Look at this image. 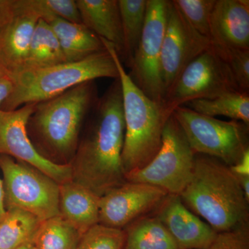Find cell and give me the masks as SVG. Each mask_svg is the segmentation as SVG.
Returning <instances> with one entry per match:
<instances>
[{
    "label": "cell",
    "instance_id": "cell-1",
    "mask_svg": "<svg viewBox=\"0 0 249 249\" xmlns=\"http://www.w3.org/2000/svg\"><path fill=\"white\" fill-rule=\"evenodd\" d=\"M89 132L79 142L70 165L71 181L101 197L126 182L122 163L124 122L119 78L93 106Z\"/></svg>",
    "mask_w": 249,
    "mask_h": 249
},
{
    "label": "cell",
    "instance_id": "cell-2",
    "mask_svg": "<svg viewBox=\"0 0 249 249\" xmlns=\"http://www.w3.org/2000/svg\"><path fill=\"white\" fill-rule=\"evenodd\" d=\"M98 99L95 81H88L36 104L27 132L37 151L57 164H70L85 116Z\"/></svg>",
    "mask_w": 249,
    "mask_h": 249
},
{
    "label": "cell",
    "instance_id": "cell-3",
    "mask_svg": "<svg viewBox=\"0 0 249 249\" xmlns=\"http://www.w3.org/2000/svg\"><path fill=\"white\" fill-rule=\"evenodd\" d=\"M179 196L217 233L249 224V201L230 167L217 159L196 155L191 180Z\"/></svg>",
    "mask_w": 249,
    "mask_h": 249
},
{
    "label": "cell",
    "instance_id": "cell-4",
    "mask_svg": "<svg viewBox=\"0 0 249 249\" xmlns=\"http://www.w3.org/2000/svg\"><path fill=\"white\" fill-rule=\"evenodd\" d=\"M101 40L115 62L122 89L124 122L122 163L126 175L142 169L160 151L163 129L173 111L147 97L124 70L114 46Z\"/></svg>",
    "mask_w": 249,
    "mask_h": 249
},
{
    "label": "cell",
    "instance_id": "cell-5",
    "mask_svg": "<svg viewBox=\"0 0 249 249\" xmlns=\"http://www.w3.org/2000/svg\"><path fill=\"white\" fill-rule=\"evenodd\" d=\"M101 78H119L115 62L106 49L80 61L35 70L24 69L9 76L13 90L1 109L13 111L25 105L37 104L85 82Z\"/></svg>",
    "mask_w": 249,
    "mask_h": 249
},
{
    "label": "cell",
    "instance_id": "cell-6",
    "mask_svg": "<svg viewBox=\"0 0 249 249\" xmlns=\"http://www.w3.org/2000/svg\"><path fill=\"white\" fill-rule=\"evenodd\" d=\"M173 115L196 155L217 159L231 167L249 150V125L241 121L219 120L186 106L175 108Z\"/></svg>",
    "mask_w": 249,
    "mask_h": 249
},
{
    "label": "cell",
    "instance_id": "cell-7",
    "mask_svg": "<svg viewBox=\"0 0 249 249\" xmlns=\"http://www.w3.org/2000/svg\"><path fill=\"white\" fill-rule=\"evenodd\" d=\"M6 210L18 208L43 222L60 215V184L37 168L0 155Z\"/></svg>",
    "mask_w": 249,
    "mask_h": 249
},
{
    "label": "cell",
    "instance_id": "cell-8",
    "mask_svg": "<svg viewBox=\"0 0 249 249\" xmlns=\"http://www.w3.org/2000/svg\"><path fill=\"white\" fill-rule=\"evenodd\" d=\"M196 154L173 114L163 129L160 151L142 169L125 175L126 181L159 187L179 196L191 180Z\"/></svg>",
    "mask_w": 249,
    "mask_h": 249
},
{
    "label": "cell",
    "instance_id": "cell-9",
    "mask_svg": "<svg viewBox=\"0 0 249 249\" xmlns=\"http://www.w3.org/2000/svg\"><path fill=\"white\" fill-rule=\"evenodd\" d=\"M240 91L225 60L211 44L181 71L165 94L164 105L175 108L199 99H213L227 93Z\"/></svg>",
    "mask_w": 249,
    "mask_h": 249
},
{
    "label": "cell",
    "instance_id": "cell-10",
    "mask_svg": "<svg viewBox=\"0 0 249 249\" xmlns=\"http://www.w3.org/2000/svg\"><path fill=\"white\" fill-rule=\"evenodd\" d=\"M168 2V0H147L145 25L128 73L147 97L160 104H164L165 100L160 57Z\"/></svg>",
    "mask_w": 249,
    "mask_h": 249
},
{
    "label": "cell",
    "instance_id": "cell-11",
    "mask_svg": "<svg viewBox=\"0 0 249 249\" xmlns=\"http://www.w3.org/2000/svg\"><path fill=\"white\" fill-rule=\"evenodd\" d=\"M211 45V40L195 30L173 0L169 1L160 57L165 96L185 67Z\"/></svg>",
    "mask_w": 249,
    "mask_h": 249
},
{
    "label": "cell",
    "instance_id": "cell-12",
    "mask_svg": "<svg viewBox=\"0 0 249 249\" xmlns=\"http://www.w3.org/2000/svg\"><path fill=\"white\" fill-rule=\"evenodd\" d=\"M36 104H27L13 111L0 109V155L9 156L37 168L58 184L71 180L70 164L60 165L41 155L27 132V124Z\"/></svg>",
    "mask_w": 249,
    "mask_h": 249
},
{
    "label": "cell",
    "instance_id": "cell-13",
    "mask_svg": "<svg viewBox=\"0 0 249 249\" xmlns=\"http://www.w3.org/2000/svg\"><path fill=\"white\" fill-rule=\"evenodd\" d=\"M168 195L159 187L126 181L100 197L99 224L124 230L136 219L153 212Z\"/></svg>",
    "mask_w": 249,
    "mask_h": 249
},
{
    "label": "cell",
    "instance_id": "cell-14",
    "mask_svg": "<svg viewBox=\"0 0 249 249\" xmlns=\"http://www.w3.org/2000/svg\"><path fill=\"white\" fill-rule=\"evenodd\" d=\"M40 16L31 0H14L0 18V67L9 77L22 70Z\"/></svg>",
    "mask_w": 249,
    "mask_h": 249
},
{
    "label": "cell",
    "instance_id": "cell-15",
    "mask_svg": "<svg viewBox=\"0 0 249 249\" xmlns=\"http://www.w3.org/2000/svg\"><path fill=\"white\" fill-rule=\"evenodd\" d=\"M152 213L166 228L179 249L206 248L217 235L177 195L168 194Z\"/></svg>",
    "mask_w": 249,
    "mask_h": 249
},
{
    "label": "cell",
    "instance_id": "cell-16",
    "mask_svg": "<svg viewBox=\"0 0 249 249\" xmlns=\"http://www.w3.org/2000/svg\"><path fill=\"white\" fill-rule=\"evenodd\" d=\"M210 31L213 43L249 49V0H216Z\"/></svg>",
    "mask_w": 249,
    "mask_h": 249
},
{
    "label": "cell",
    "instance_id": "cell-17",
    "mask_svg": "<svg viewBox=\"0 0 249 249\" xmlns=\"http://www.w3.org/2000/svg\"><path fill=\"white\" fill-rule=\"evenodd\" d=\"M99 199L71 180L62 183L59 195L60 215L83 235L99 224Z\"/></svg>",
    "mask_w": 249,
    "mask_h": 249
},
{
    "label": "cell",
    "instance_id": "cell-18",
    "mask_svg": "<svg viewBox=\"0 0 249 249\" xmlns=\"http://www.w3.org/2000/svg\"><path fill=\"white\" fill-rule=\"evenodd\" d=\"M76 3L83 24L112 44L121 58L124 40L119 0H76Z\"/></svg>",
    "mask_w": 249,
    "mask_h": 249
},
{
    "label": "cell",
    "instance_id": "cell-19",
    "mask_svg": "<svg viewBox=\"0 0 249 249\" xmlns=\"http://www.w3.org/2000/svg\"><path fill=\"white\" fill-rule=\"evenodd\" d=\"M42 19L58 37L67 62L80 61L106 49L101 38L83 24L67 22L54 16Z\"/></svg>",
    "mask_w": 249,
    "mask_h": 249
},
{
    "label": "cell",
    "instance_id": "cell-20",
    "mask_svg": "<svg viewBox=\"0 0 249 249\" xmlns=\"http://www.w3.org/2000/svg\"><path fill=\"white\" fill-rule=\"evenodd\" d=\"M124 230V249H179L166 228L152 213L136 219Z\"/></svg>",
    "mask_w": 249,
    "mask_h": 249
},
{
    "label": "cell",
    "instance_id": "cell-21",
    "mask_svg": "<svg viewBox=\"0 0 249 249\" xmlns=\"http://www.w3.org/2000/svg\"><path fill=\"white\" fill-rule=\"evenodd\" d=\"M64 62L67 61L58 37L48 23L44 19H39L31 37L27 59L22 70L45 68Z\"/></svg>",
    "mask_w": 249,
    "mask_h": 249
},
{
    "label": "cell",
    "instance_id": "cell-22",
    "mask_svg": "<svg viewBox=\"0 0 249 249\" xmlns=\"http://www.w3.org/2000/svg\"><path fill=\"white\" fill-rule=\"evenodd\" d=\"M42 221L18 208L6 209L0 220V249H14L32 243Z\"/></svg>",
    "mask_w": 249,
    "mask_h": 249
},
{
    "label": "cell",
    "instance_id": "cell-23",
    "mask_svg": "<svg viewBox=\"0 0 249 249\" xmlns=\"http://www.w3.org/2000/svg\"><path fill=\"white\" fill-rule=\"evenodd\" d=\"M147 0H119L124 50L120 58L130 67L134 53L142 37L145 18Z\"/></svg>",
    "mask_w": 249,
    "mask_h": 249
},
{
    "label": "cell",
    "instance_id": "cell-24",
    "mask_svg": "<svg viewBox=\"0 0 249 249\" xmlns=\"http://www.w3.org/2000/svg\"><path fill=\"white\" fill-rule=\"evenodd\" d=\"M183 106L203 115L226 116L249 125V93L234 91L213 99L195 100Z\"/></svg>",
    "mask_w": 249,
    "mask_h": 249
},
{
    "label": "cell",
    "instance_id": "cell-25",
    "mask_svg": "<svg viewBox=\"0 0 249 249\" xmlns=\"http://www.w3.org/2000/svg\"><path fill=\"white\" fill-rule=\"evenodd\" d=\"M81 236L58 215L41 223L33 244L37 249H76Z\"/></svg>",
    "mask_w": 249,
    "mask_h": 249
},
{
    "label": "cell",
    "instance_id": "cell-26",
    "mask_svg": "<svg viewBox=\"0 0 249 249\" xmlns=\"http://www.w3.org/2000/svg\"><path fill=\"white\" fill-rule=\"evenodd\" d=\"M190 24L211 40V16L216 0H173Z\"/></svg>",
    "mask_w": 249,
    "mask_h": 249
},
{
    "label": "cell",
    "instance_id": "cell-27",
    "mask_svg": "<svg viewBox=\"0 0 249 249\" xmlns=\"http://www.w3.org/2000/svg\"><path fill=\"white\" fill-rule=\"evenodd\" d=\"M216 52L227 62L241 92L249 93V49L224 47L213 43Z\"/></svg>",
    "mask_w": 249,
    "mask_h": 249
},
{
    "label": "cell",
    "instance_id": "cell-28",
    "mask_svg": "<svg viewBox=\"0 0 249 249\" xmlns=\"http://www.w3.org/2000/svg\"><path fill=\"white\" fill-rule=\"evenodd\" d=\"M124 240L123 229L98 224L81 236L76 249H124Z\"/></svg>",
    "mask_w": 249,
    "mask_h": 249
},
{
    "label": "cell",
    "instance_id": "cell-29",
    "mask_svg": "<svg viewBox=\"0 0 249 249\" xmlns=\"http://www.w3.org/2000/svg\"><path fill=\"white\" fill-rule=\"evenodd\" d=\"M40 19L54 16L64 20L83 24L76 0H31Z\"/></svg>",
    "mask_w": 249,
    "mask_h": 249
},
{
    "label": "cell",
    "instance_id": "cell-30",
    "mask_svg": "<svg viewBox=\"0 0 249 249\" xmlns=\"http://www.w3.org/2000/svg\"><path fill=\"white\" fill-rule=\"evenodd\" d=\"M203 249H249V226L219 232L211 245Z\"/></svg>",
    "mask_w": 249,
    "mask_h": 249
},
{
    "label": "cell",
    "instance_id": "cell-31",
    "mask_svg": "<svg viewBox=\"0 0 249 249\" xmlns=\"http://www.w3.org/2000/svg\"><path fill=\"white\" fill-rule=\"evenodd\" d=\"M230 168L239 181L249 178V150L246 152L237 164L232 165Z\"/></svg>",
    "mask_w": 249,
    "mask_h": 249
},
{
    "label": "cell",
    "instance_id": "cell-32",
    "mask_svg": "<svg viewBox=\"0 0 249 249\" xmlns=\"http://www.w3.org/2000/svg\"><path fill=\"white\" fill-rule=\"evenodd\" d=\"M13 90V83L9 77L0 78V109L3 103L9 98Z\"/></svg>",
    "mask_w": 249,
    "mask_h": 249
},
{
    "label": "cell",
    "instance_id": "cell-33",
    "mask_svg": "<svg viewBox=\"0 0 249 249\" xmlns=\"http://www.w3.org/2000/svg\"><path fill=\"white\" fill-rule=\"evenodd\" d=\"M14 3V0H0V18L11 9Z\"/></svg>",
    "mask_w": 249,
    "mask_h": 249
},
{
    "label": "cell",
    "instance_id": "cell-34",
    "mask_svg": "<svg viewBox=\"0 0 249 249\" xmlns=\"http://www.w3.org/2000/svg\"><path fill=\"white\" fill-rule=\"evenodd\" d=\"M6 208L4 204V191L3 181L0 179V220L6 214Z\"/></svg>",
    "mask_w": 249,
    "mask_h": 249
},
{
    "label": "cell",
    "instance_id": "cell-35",
    "mask_svg": "<svg viewBox=\"0 0 249 249\" xmlns=\"http://www.w3.org/2000/svg\"><path fill=\"white\" fill-rule=\"evenodd\" d=\"M14 249H37L36 248L35 245L32 243L26 244V245H23L20 247H18L17 248Z\"/></svg>",
    "mask_w": 249,
    "mask_h": 249
},
{
    "label": "cell",
    "instance_id": "cell-36",
    "mask_svg": "<svg viewBox=\"0 0 249 249\" xmlns=\"http://www.w3.org/2000/svg\"><path fill=\"white\" fill-rule=\"evenodd\" d=\"M4 76H6V73H5L4 70H3L2 69H1V67H0V78H1V77H4Z\"/></svg>",
    "mask_w": 249,
    "mask_h": 249
}]
</instances>
